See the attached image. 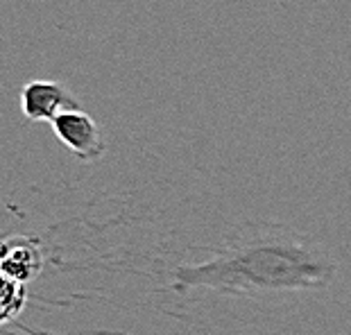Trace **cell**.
Here are the masks:
<instances>
[{
  "instance_id": "1",
  "label": "cell",
  "mask_w": 351,
  "mask_h": 335,
  "mask_svg": "<svg viewBox=\"0 0 351 335\" xmlns=\"http://www.w3.org/2000/svg\"><path fill=\"white\" fill-rule=\"evenodd\" d=\"M338 263L319 243L286 225H241L213 254L173 270V288H202L227 297L319 293L335 281Z\"/></svg>"
},
{
  "instance_id": "2",
  "label": "cell",
  "mask_w": 351,
  "mask_h": 335,
  "mask_svg": "<svg viewBox=\"0 0 351 335\" xmlns=\"http://www.w3.org/2000/svg\"><path fill=\"white\" fill-rule=\"evenodd\" d=\"M50 125H52L55 136L62 140L71 150V154L80 161H84V163L98 161L104 156V152H107V145H104L98 123H95L86 111H82V109L64 111V114L57 116Z\"/></svg>"
},
{
  "instance_id": "3",
  "label": "cell",
  "mask_w": 351,
  "mask_h": 335,
  "mask_svg": "<svg viewBox=\"0 0 351 335\" xmlns=\"http://www.w3.org/2000/svg\"><path fill=\"white\" fill-rule=\"evenodd\" d=\"M46 267V251H43L39 238L34 236H10L0 245V274L7 281L29 286L41 277Z\"/></svg>"
},
{
  "instance_id": "4",
  "label": "cell",
  "mask_w": 351,
  "mask_h": 335,
  "mask_svg": "<svg viewBox=\"0 0 351 335\" xmlns=\"http://www.w3.org/2000/svg\"><path fill=\"white\" fill-rule=\"evenodd\" d=\"M21 109L23 116L32 123H52L64 111L80 109L73 93L59 82L32 79L21 91Z\"/></svg>"
},
{
  "instance_id": "5",
  "label": "cell",
  "mask_w": 351,
  "mask_h": 335,
  "mask_svg": "<svg viewBox=\"0 0 351 335\" xmlns=\"http://www.w3.org/2000/svg\"><path fill=\"white\" fill-rule=\"evenodd\" d=\"M29 303V288L25 284L3 279V290H0V319L3 324L14 322Z\"/></svg>"
}]
</instances>
